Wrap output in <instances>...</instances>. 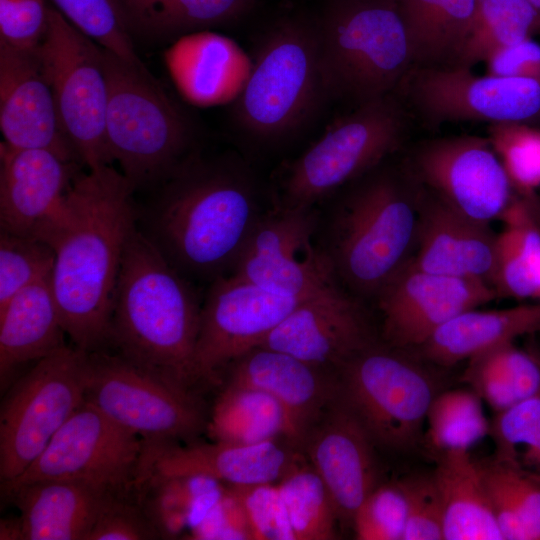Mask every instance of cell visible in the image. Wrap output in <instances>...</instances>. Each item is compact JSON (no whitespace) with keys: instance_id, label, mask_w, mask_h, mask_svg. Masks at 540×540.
<instances>
[{"instance_id":"37","label":"cell","mask_w":540,"mask_h":540,"mask_svg":"<svg viewBox=\"0 0 540 540\" xmlns=\"http://www.w3.org/2000/svg\"><path fill=\"white\" fill-rule=\"evenodd\" d=\"M278 486L296 540L336 538V509L324 482L307 460L299 455Z\"/></svg>"},{"instance_id":"47","label":"cell","mask_w":540,"mask_h":540,"mask_svg":"<svg viewBox=\"0 0 540 540\" xmlns=\"http://www.w3.org/2000/svg\"><path fill=\"white\" fill-rule=\"evenodd\" d=\"M159 536L141 507L135 489L111 493L88 540H151Z\"/></svg>"},{"instance_id":"39","label":"cell","mask_w":540,"mask_h":540,"mask_svg":"<svg viewBox=\"0 0 540 540\" xmlns=\"http://www.w3.org/2000/svg\"><path fill=\"white\" fill-rule=\"evenodd\" d=\"M487 132L514 193L525 197L537 195L540 188V127L502 122L489 124Z\"/></svg>"},{"instance_id":"21","label":"cell","mask_w":540,"mask_h":540,"mask_svg":"<svg viewBox=\"0 0 540 540\" xmlns=\"http://www.w3.org/2000/svg\"><path fill=\"white\" fill-rule=\"evenodd\" d=\"M0 128L14 148L46 149L80 161L59 119L52 87L32 50L0 40Z\"/></svg>"},{"instance_id":"6","label":"cell","mask_w":540,"mask_h":540,"mask_svg":"<svg viewBox=\"0 0 540 540\" xmlns=\"http://www.w3.org/2000/svg\"><path fill=\"white\" fill-rule=\"evenodd\" d=\"M108 80L105 143L134 189L159 184L184 160L189 126L145 67L103 48Z\"/></svg>"},{"instance_id":"1","label":"cell","mask_w":540,"mask_h":540,"mask_svg":"<svg viewBox=\"0 0 540 540\" xmlns=\"http://www.w3.org/2000/svg\"><path fill=\"white\" fill-rule=\"evenodd\" d=\"M134 190L110 165L78 174L34 237L54 251L50 281L63 327L84 352L108 341L124 249L137 227Z\"/></svg>"},{"instance_id":"12","label":"cell","mask_w":540,"mask_h":540,"mask_svg":"<svg viewBox=\"0 0 540 540\" xmlns=\"http://www.w3.org/2000/svg\"><path fill=\"white\" fill-rule=\"evenodd\" d=\"M86 352L66 345L36 361L0 409V480L19 477L85 401Z\"/></svg>"},{"instance_id":"51","label":"cell","mask_w":540,"mask_h":540,"mask_svg":"<svg viewBox=\"0 0 540 540\" xmlns=\"http://www.w3.org/2000/svg\"><path fill=\"white\" fill-rule=\"evenodd\" d=\"M484 63L488 75L540 82V43L524 39L494 51Z\"/></svg>"},{"instance_id":"25","label":"cell","mask_w":540,"mask_h":540,"mask_svg":"<svg viewBox=\"0 0 540 540\" xmlns=\"http://www.w3.org/2000/svg\"><path fill=\"white\" fill-rule=\"evenodd\" d=\"M229 366L228 383L264 391L280 403L289 421L288 442L294 448L301 447L337 394L329 370L273 349L256 347Z\"/></svg>"},{"instance_id":"52","label":"cell","mask_w":540,"mask_h":540,"mask_svg":"<svg viewBox=\"0 0 540 540\" xmlns=\"http://www.w3.org/2000/svg\"><path fill=\"white\" fill-rule=\"evenodd\" d=\"M187 493L188 529H194L223 498L221 481L203 474L179 476Z\"/></svg>"},{"instance_id":"44","label":"cell","mask_w":540,"mask_h":540,"mask_svg":"<svg viewBox=\"0 0 540 540\" xmlns=\"http://www.w3.org/2000/svg\"><path fill=\"white\" fill-rule=\"evenodd\" d=\"M134 488L159 538H176L188 529V498L181 477L146 474L136 478Z\"/></svg>"},{"instance_id":"8","label":"cell","mask_w":540,"mask_h":540,"mask_svg":"<svg viewBox=\"0 0 540 540\" xmlns=\"http://www.w3.org/2000/svg\"><path fill=\"white\" fill-rule=\"evenodd\" d=\"M406 132V111L392 93L357 105L289 166L274 206L316 208L383 164Z\"/></svg>"},{"instance_id":"23","label":"cell","mask_w":540,"mask_h":540,"mask_svg":"<svg viewBox=\"0 0 540 540\" xmlns=\"http://www.w3.org/2000/svg\"><path fill=\"white\" fill-rule=\"evenodd\" d=\"M410 184L416 195L418 222L409 261L424 271L478 279L494 288L497 234L489 224Z\"/></svg>"},{"instance_id":"10","label":"cell","mask_w":540,"mask_h":540,"mask_svg":"<svg viewBox=\"0 0 540 540\" xmlns=\"http://www.w3.org/2000/svg\"><path fill=\"white\" fill-rule=\"evenodd\" d=\"M84 381L86 402L144 440L188 439L207 426L189 388L120 354L86 352Z\"/></svg>"},{"instance_id":"13","label":"cell","mask_w":540,"mask_h":540,"mask_svg":"<svg viewBox=\"0 0 540 540\" xmlns=\"http://www.w3.org/2000/svg\"><path fill=\"white\" fill-rule=\"evenodd\" d=\"M143 447L142 438L84 401L38 458L1 488L7 492L37 481H69L111 492L129 491L134 488Z\"/></svg>"},{"instance_id":"48","label":"cell","mask_w":540,"mask_h":540,"mask_svg":"<svg viewBox=\"0 0 540 540\" xmlns=\"http://www.w3.org/2000/svg\"><path fill=\"white\" fill-rule=\"evenodd\" d=\"M408 514L403 540L444 539V514L441 497L431 476L403 481Z\"/></svg>"},{"instance_id":"40","label":"cell","mask_w":540,"mask_h":540,"mask_svg":"<svg viewBox=\"0 0 540 540\" xmlns=\"http://www.w3.org/2000/svg\"><path fill=\"white\" fill-rule=\"evenodd\" d=\"M490 435L495 457L515 463L540 481V398L497 413Z\"/></svg>"},{"instance_id":"27","label":"cell","mask_w":540,"mask_h":540,"mask_svg":"<svg viewBox=\"0 0 540 540\" xmlns=\"http://www.w3.org/2000/svg\"><path fill=\"white\" fill-rule=\"evenodd\" d=\"M20 510L23 540H88L114 492L69 481H37L4 492Z\"/></svg>"},{"instance_id":"32","label":"cell","mask_w":540,"mask_h":540,"mask_svg":"<svg viewBox=\"0 0 540 540\" xmlns=\"http://www.w3.org/2000/svg\"><path fill=\"white\" fill-rule=\"evenodd\" d=\"M537 205V195L515 194L500 218L505 225L496 237L493 281L498 296L540 297V227L533 215Z\"/></svg>"},{"instance_id":"11","label":"cell","mask_w":540,"mask_h":540,"mask_svg":"<svg viewBox=\"0 0 540 540\" xmlns=\"http://www.w3.org/2000/svg\"><path fill=\"white\" fill-rule=\"evenodd\" d=\"M63 131L89 170L110 165L105 143L108 80L103 48L49 6L36 47Z\"/></svg>"},{"instance_id":"29","label":"cell","mask_w":540,"mask_h":540,"mask_svg":"<svg viewBox=\"0 0 540 540\" xmlns=\"http://www.w3.org/2000/svg\"><path fill=\"white\" fill-rule=\"evenodd\" d=\"M540 332V302L467 310L438 328L417 348L421 357L449 367L523 335Z\"/></svg>"},{"instance_id":"34","label":"cell","mask_w":540,"mask_h":540,"mask_svg":"<svg viewBox=\"0 0 540 540\" xmlns=\"http://www.w3.org/2000/svg\"><path fill=\"white\" fill-rule=\"evenodd\" d=\"M206 429L214 441L256 444L284 436L288 417L280 403L256 388L227 383L217 398Z\"/></svg>"},{"instance_id":"19","label":"cell","mask_w":540,"mask_h":540,"mask_svg":"<svg viewBox=\"0 0 540 540\" xmlns=\"http://www.w3.org/2000/svg\"><path fill=\"white\" fill-rule=\"evenodd\" d=\"M373 343V330L360 298L334 284L301 301L258 347L337 371Z\"/></svg>"},{"instance_id":"54","label":"cell","mask_w":540,"mask_h":540,"mask_svg":"<svg viewBox=\"0 0 540 540\" xmlns=\"http://www.w3.org/2000/svg\"><path fill=\"white\" fill-rule=\"evenodd\" d=\"M0 539L23 540L20 518L4 519L1 521Z\"/></svg>"},{"instance_id":"5","label":"cell","mask_w":540,"mask_h":540,"mask_svg":"<svg viewBox=\"0 0 540 540\" xmlns=\"http://www.w3.org/2000/svg\"><path fill=\"white\" fill-rule=\"evenodd\" d=\"M316 26L327 96L359 105L391 94L414 67L397 0H333Z\"/></svg>"},{"instance_id":"14","label":"cell","mask_w":540,"mask_h":540,"mask_svg":"<svg viewBox=\"0 0 540 540\" xmlns=\"http://www.w3.org/2000/svg\"><path fill=\"white\" fill-rule=\"evenodd\" d=\"M401 171L414 186L486 224L500 219L515 196L487 137L458 135L423 141Z\"/></svg>"},{"instance_id":"55","label":"cell","mask_w":540,"mask_h":540,"mask_svg":"<svg viewBox=\"0 0 540 540\" xmlns=\"http://www.w3.org/2000/svg\"><path fill=\"white\" fill-rule=\"evenodd\" d=\"M534 9L540 14V0H527Z\"/></svg>"},{"instance_id":"9","label":"cell","mask_w":540,"mask_h":540,"mask_svg":"<svg viewBox=\"0 0 540 540\" xmlns=\"http://www.w3.org/2000/svg\"><path fill=\"white\" fill-rule=\"evenodd\" d=\"M337 396L375 445L414 447L436 396L430 373L402 349L376 342L338 369Z\"/></svg>"},{"instance_id":"4","label":"cell","mask_w":540,"mask_h":540,"mask_svg":"<svg viewBox=\"0 0 540 540\" xmlns=\"http://www.w3.org/2000/svg\"><path fill=\"white\" fill-rule=\"evenodd\" d=\"M350 184L328 212H319L315 243L344 289L376 297L413 254L416 195L401 169L383 164Z\"/></svg>"},{"instance_id":"45","label":"cell","mask_w":540,"mask_h":540,"mask_svg":"<svg viewBox=\"0 0 540 540\" xmlns=\"http://www.w3.org/2000/svg\"><path fill=\"white\" fill-rule=\"evenodd\" d=\"M408 514L402 482L377 485L353 517L360 540H403Z\"/></svg>"},{"instance_id":"50","label":"cell","mask_w":540,"mask_h":540,"mask_svg":"<svg viewBox=\"0 0 540 540\" xmlns=\"http://www.w3.org/2000/svg\"><path fill=\"white\" fill-rule=\"evenodd\" d=\"M191 531L193 539H253L244 508L230 488L226 489L219 503Z\"/></svg>"},{"instance_id":"20","label":"cell","mask_w":540,"mask_h":540,"mask_svg":"<svg viewBox=\"0 0 540 540\" xmlns=\"http://www.w3.org/2000/svg\"><path fill=\"white\" fill-rule=\"evenodd\" d=\"M374 446L336 394L300 447L324 482L339 520L352 521L377 486Z\"/></svg>"},{"instance_id":"49","label":"cell","mask_w":540,"mask_h":540,"mask_svg":"<svg viewBox=\"0 0 540 540\" xmlns=\"http://www.w3.org/2000/svg\"><path fill=\"white\" fill-rule=\"evenodd\" d=\"M46 0H0V40L20 49H35L44 37Z\"/></svg>"},{"instance_id":"7","label":"cell","mask_w":540,"mask_h":540,"mask_svg":"<svg viewBox=\"0 0 540 540\" xmlns=\"http://www.w3.org/2000/svg\"><path fill=\"white\" fill-rule=\"evenodd\" d=\"M326 96L316 24L289 18L263 37L235 101L239 127L275 140L298 129Z\"/></svg>"},{"instance_id":"3","label":"cell","mask_w":540,"mask_h":540,"mask_svg":"<svg viewBox=\"0 0 540 540\" xmlns=\"http://www.w3.org/2000/svg\"><path fill=\"white\" fill-rule=\"evenodd\" d=\"M192 286L137 226L124 249L108 335L118 354L189 389L199 381L202 308Z\"/></svg>"},{"instance_id":"43","label":"cell","mask_w":540,"mask_h":540,"mask_svg":"<svg viewBox=\"0 0 540 540\" xmlns=\"http://www.w3.org/2000/svg\"><path fill=\"white\" fill-rule=\"evenodd\" d=\"M254 0H164L145 27L181 34L228 23L244 15Z\"/></svg>"},{"instance_id":"24","label":"cell","mask_w":540,"mask_h":540,"mask_svg":"<svg viewBox=\"0 0 540 540\" xmlns=\"http://www.w3.org/2000/svg\"><path fill=\"white\" fill-rule=\"evenodd\" d=\"M1 231L35 237L58 212L75 175V162L46 149L0 147Z\"/></svg>"},{"instance_id":"53","label":"cell","mask_w":540,"mask_h":540,"mask_svg":"<svg viewBox=\"0 0 540 540\" xmlns=\"http://www.w3.org/2000/svg\"><path fill=\"white\" fill-rule=\"evenodd\" d=\"M164 0H114L128 24L145 26Z\"/></svg>"},{"instance_id":"35","label":"cell","mask_w":540,"mask_h":540,"mask_svg":"<svg viewBox=\"0 0 540 540\" xmlns=\"http://www.w3.org/2000/svg\"><path fill=\"white\" fill-rule=\"evenodd\" d=\"M479 463L503 540H540V481L495 456Z\"/></svg>"},{"instance_id":"26","label":"cell","mask_w":540,"mask_h":540,"mask_svg":"<svg viewBox=\"0 0 540 540\" xmlns=\"http://www.w3.org/2000/svg\"><path fill=\"white\" fill-rule=\"evenodd\" d=\"M165 58L179 91L200 106L235 100L252 64L232 39L204 30L180 37Z\"/></svg>"},{"instance_id":"16","label":"cell","mask_w":540,"mask_h":540,"mask_svg":"<svg viewBox=\"0 0 540 540\" xmlns=\"http://www.w3.org/2000/svg\"><path fill=\"white\" fill-rule=\"evenodd\" d=\"M318 219L317 208L274 206L264 212L230 274L301 299L339 284L315 243Z\"/></svg>"},{"instance_id":"38","label":"cell","mask_w":540,"mask_h":540,"mask_svg":"<svg viewBox=\"0 0 540 540\" xmlns=\"http://www.w3.org/2000/svg\"><path fill=\"white\" fill-rule=\"evenodd\" d=\"M425 424L427 441L435 455L447 451H469L491 431L482 400L472 389L436 394Z\"/></svg>"},{"instance_id":"33","label":"cell","mask_w":540,"mask_h":540,"mask_svg":"<svg viewBox=\"0 0 540 540\" xmlns=\"http://www.w3.org/2000/svg\"><path fill=\"white\" fill-rule=\"evenodd\" d=\"M463 380L497 413L540 398V349L514 341L468 360Z\"/></svg>"},{"instance_id":"30","label":"cell","mask_w":540,"mask_h":540,"mask_svg":"<svg viewBox=\"0 0 540 540\" xmlns=\"http://www.w3.org/2000/svg\"><path fill=\"white\" fill-rule=\"evenodd\" d=\"M432 476L442 501L445 540H503L480 463L469 451L436 454Z\"/></svg>"},{"instance_id":"31","label":"cell","mask_w":540,"mask_h":540,"mask_svg":"<svg viewBox=\"0 0 540 540\" xmlns=\"http://www.w3.org/2000/svg\"><path fill=\"white\" fill-rule=\"evenodd\" d=\"M480 0H397L414 67L452 66L469 34Z\"/></svg>"},{"instance_id":"2","label":"cell","mask_w":540,"mask_h":540,"mask_svg":"<svg viewBox=\"0 0 540 540\" xmlns=\"http://www.w3.org/2000/svg\"><path fill=\"white\" fill-rule=\"evenodd\" d=\"M138 210V228L190 282L229 275L263 215L253 178L227 158L189 156Z\"/></svg>"},{"instance_id":"22","label":"cell","mask_w":540,"mask_h":540,"mask_svg":"<svg viewBox=\"0 0 540 540\" xmlns=\"http://www.w3.org/2000/svg\"><path fill=\"white\" fill-rule=\"evenodd\" d=\"M138 475L203 474L242 486L281 480L299 454L276 440L238 444L223 441L179 446L172 441L144 440Z\"/></svg>"},{"instance_id":"41","label":"cell","mask_w":540,"mask_h":540,"mask_svg":"<svg viewBox=\"0 0 540 540\" xmlns=\"http://www.w3.org/2000/svg\"><path fill=\"white\" fill-rule=\"evenodd\" d=\"M56 9L102 48L145 67L133 47L128 23L114 0H52Z\"/></svg>"},{"instance_id":"36","label":"cell","mask_w":540,"mask_h":540,"mask_svg":"<svg viewBox=\"0 0 540 540\" xmlns=\"http://www.w3.org/2000/svg\"><path fill=\"white\" fill-rule=\"evenodd\" d=\"M540 35V14L527 0H480L469 34L452 66L471 68L494 51Z\"/></svg>"},{"instance_id":"15","label":"cell","mask_w":540,"mask_h":540,"mask_svg":"<svg viewBox=\"0 0 540 540\" xmlns=\"http://www.w3.org/2000/svg\"><path fill=\"white\" fill-rule=\"evenodd\" d=\"M401 84L410 105L429 126L458 121L540 124L538 81L479 76L462 66H417Z\"/></svg>"},{"instance_id":"42","label":"cell","mask_w":540,"mask_h":540,"mask_svg":"<svg viewBox=\"0 0 540 540\" xmlns=\"http://www.w3.org/2000/svg\"><path fill=\"white\" fill-rule=\"evenodd\" d=\"M53 249L44 241L0 234V310L21 290L51 276Z\"/></svg>"},{"instance_id":"17","label":"cell","mask_w":540,"mask_h":540,"mask_svg":"<svg viewBox=\"0 0 540 540\" xmlns=\"http://www.w3.org/2000/svg\"><path fill=\"white\" fill-rule=\"evenodd\" d=\"M303 300L231 274L212 282L201 308L195 354L198 380L218 382L222 370L258 347Z\"/></svg>"},{"instance_id":"28","label":"cell","mask_w":540,"mask_h":540,"mask_svg":"<svg viewBox=\"0 0 540 540\" xmlns=\"http://www.w3.org/2000/svg\"><path fill=\"white\" fill-rule=\"evenodd\" d=\"M50 277L21 290L0 310L2 389L17 366L38 361L65 346L66 332Z\"/></svg>"},{"instance_id":"18","label":"cell","mask_w":540,"mask_h":540,"mask_svg":"<svg viewBox=\"0 0 540 540\" xmlns=\"http://www.w3.org/2000/svg\"><path fill=\"white\" fill-rule=\"evenodd\" d=\"M487 282L421 270L409 260L376 295L389 346L417 349L457 315L494 300Z\"/></svg>"},{"instance_id":"46","label":"cell","mask_w":540,"mask_h":540,"mask_svg":"<svg viewBox=\"0 0 540 540\" xmlns=\"http://www.w3.org/2000/svg\"><path fill=\"white\" fill-rule=\"evenodd\" d=\"M229 488L244 508L253 539L296 540L278 485H230Z\"/></svg>"}]
</instances>
